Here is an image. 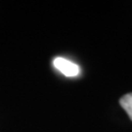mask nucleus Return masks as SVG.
I'll return each instance as SVG.
<instances>
[{
    "mask_svg": "<svg viewBox=\"0 0 132 132\" xmlns=\"http://www.w3.org/2000/svg\"><path fill=\"white\" fill-rule=\"evenodd\" d=\"M53 65L55 67V69H57L60 72H62L66 76H71V77L76 76H78L80 72L79 67L76 64L70 60H67L65 58H62V57L55 58L53 61Z\"/></svg>",
    "mask_w": 132,
    "mask_h": 132,
    "instance_id": "1",
    "label": "nucleus"
},
{
    "mask_svg": "<svg viewBox=\"0 0 132 132\" xmlns=\"http://www.w3.org/2000/svg\"><path fill=\"white\" fill-rule=\"evenodd\" d=\"M119 104L122 109L127 113L129 118L132 120V93L124 95L119 100Z\"/></svg>",
    "mask_w": 132,
    "mask_h": 132,
    "instance_id": "2",
    "label": "nucleus"
}]
</instances>
